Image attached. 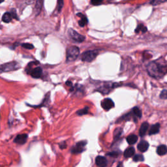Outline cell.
I'll return each instance as SVG.
<instances>
[{"instance_id":"1","label":"cell","mask_w":167,"mask_h":167,"mask_svg":"<svg viewBox=\"0 0 167 167\" xmlns=\"http://www.w3.org/2000/svg\"><path fill=\"white\" fill-rule=\"evenodd\" d=\"M147 71L151 77L155 79H160L166 75V66L156 61H153L148 65Z\"/></svg>"},{"instance_id":"2","label":"cell","mask_w":167,"mask_h":167,"mask_svg":"<svg viewBox=\"0 0 167 167\" xmlns=\"http://www.w3.org/2000/svg\"><path fill=\"white\" fill-rule=\"evenodd\" d=\"M80 54V49L77 47H71L67 48L66 59L67 62H71L76 60Z\"/></svg>"},{"instance_id":"3","label":"cell","mask_w":167,"mask_h":167,"mask_svg":"<svg viewBox=\"0 0 167 167\" xmlns=\"http://www.w3.org/2000/svg\"><path fill=\"white\" fill-rule=\"evenodd\" d=\"M98 55V51L89 50L86 51L82 55V60L85 62H91L94 60Z\"/></svg>"},{"instance_id":"4","label":"cell","mask_w":167,"mask_h":167,"mask_svg":"<svg viewBox=\"0 0 167 167\" xmlns=\"http://www.w3.org/2000/svg\"><path fill=\"white\" fill-rule=\"evenodd\" d=\"M87 144V142L85 140H82L81 142H78L76 144L75 146L71 148V153L74 154H81V153L84 151L85 147Z\"/></svg>"},{"instance_id":"5","label":"cell","mask_w":167,"mask_h":167,"mask_svg":"<svg viewBox=\"0 0 167 167\" xmlns=\"http://www.w3.org/2000/svg\"><path fill=\"white\" fill-rule=\"evenodd\" d=\"M68 33L69 37H70L73 41L77 42V43H82V42L85 40L84 36L77 33L73 29H69L68 30Z\"/></svg>"},{"instance_id":"6","label":"cell","mask_w":167,"mask_h":167,"mask_svg":"<svg viewBox=\"0 0 167 167\" xmlns=\"http://www.w3.org/2000/svg\"><path fill=\"white\" fill-rule=\"evenodd\" d=\"M19 68L18 64L16 62H11L9 63V64H6L3 65L1 67H0V71L1 72H7L10 71H13L18 69Z\"/></svg>"},{"instance_id":"7","label":"cell","mask_w":167,"mask_h":167,"mask_svg":"<svg viewBox=\"0 0 167 167\" xmlns=\"http://www.w3.org/2000/svg\"><path fill=\"white\" fill-rule=\"evenodd\" d=\"M115 106L113 100L109 99V98H106L102 100L101 102V106L104 110H109L111 109H112Z\"/></svg>"},{"instance_id":"8","label":"cell","mask_w":167,"mask_h":167,"mask_svg":"<svg viewBox=\"0 0 167 167\" xmlns=\"http://www.w3.org/2000/svg\"><path fill=\"white\" fill-rule=\"evenodd\" d=\"M95 163L98 167H106L108 165V161L104 157L99 155L96 157Z\"/></svg>"},{"instance_id":"9","label":"cell","mask_w":167,"mask_h":167,"mask_svg":"<svg viewBox=\"0 0 167 167\" xmlns=\"http://www.w3.org/2000/svg\"><path fill=\"white\" fill-rule=\"evenodd\" d=\"M27 137L28 136L26 134H18V136H16V138H15V140L14 142L15 143L18 144H24L26 142L27 140Z\"/></svg>"},{"instance_id":"10","label":"cell","mask_w":167,"mask_h":167,"mask_svg":"<svg viewBox=\"0 0 167 167\" xmlns=\"http://www.w3.org/2000/svg\"><path fill=\"white\" fill-rule=\"evenodd\" d=\"M42 73H43L42 69L39 67H37L32 69V71H31L30 75L34 78H39L41 77Z\"/></svg>"},{"instance_id":"11","label":"cell","mask_w":167,"mask_h":167,"mask_svg":"<svg viewBox=\"0 0 167 167\" xmlns=\"http://www.w3.org/2000/svg\"><path fill=\"white\" fill-rule=\"evenodd\" d=\"M138 149L141 152H145L148 150L149 148V144L148 142L145 140H142L140 143L138 144Z\"/></svg>"},{"instance_id":"12","label":"cell","mask_w":167,"mask_h":167,"mask_svg":"<svg viewBox=\"0 0 167 167\" xmlns=\"http://www.w3.org/2000/svg\"><path fill=\"white\" fill-rule=\"evenodd\" d=\"M149 127V124L148 122H144L141 125L140 130H139V134L141 137H143L145 136L146 131H148Z\"/></svg>"},{"instance_id":"13","label":"cell","mask_w":167,"mask_h":167,"mask_svg":"<svg viewBox=\"0 0 167 167\" xmlns=\"http://www.w3.org/2000/svg\"><path fill=\"white\" fill-rule=\"evenodd\" d=\"M160 127H161V125L159 123H155L154 125H153L151 127L150 129H149V135H153V134H157L159 130H160Z\"/></svg>"},{"instance_id":"14","label":"cell","mask_w":167,"mask_h":167,"mask_svg":"<svg viewBox=\"0 0 167 167\" xmlns=\"http://www.w3.org/2000/svg\"><path fill=\"white\" fill-rule=\"evenodd\" d=\"M135 154V149L133 147L128 148L126 150L124 151V157L125 158H129L131 157L134 155Z\"/></svg>"},{"instance_id":"15","label":"cell","mask_w":167,"mask_h":167,"mask_svg":"<svg viewBox=\"0 0 167 167\" xmlns=\"http://www.w3.org/2000/svg\"><path fill=\"white\" fill-rule=\"evenodd\" d=\"M167 152V148L166 145H161L157 149V153L160 156L166 155Z\"/></svg>"},{"instance_id":"16","label":"cell","mask_w":167,"mask_h":167,"mask_svg":"<svg viewBox=\"0 0 167 167\" xmlns=\"http://www.w3.org/2000/svg\"><path fill=\"white\" fill-rule=\"evenodd\" d=\"M78 16H80L81 18V19L80 20V21L78 22V24L81 27H84L87 24H88V19H87L86 17L83 15L81 13H78L77 14Z\"/></svg>"},{"instance_id":"17","label":"cell","mask_w":167,"mask_h":167,"mask_svg":"<svg viewBox=\"0 0 167 167\" xmlns=\"http://www.w3.org/2000/svg\"><path fill=\"white\" fill-rule=\"evenodd\" d=\"M138 140V137L137 135L135 134H131L128 136L127 138V142L129 144H134Z\"/></svg>"},{"instance_id":"18","label":"cell","mask_w":167,"mask_h":167,"mask_svg":"<svg viewBox=\"0 0 167 167\" xmlns=\"http://www.w3.org/2000/svg\"><path fill=\"white\" fill-rule=\"evenodd\" d=\"M12 18H13V17H12L11 15H10V13L7 12V13H4V15H3L2 21L5 23H9L10 21L12 20Z\"/></svg>"},{"instance_id":"19","label":"cell","mask_w":167,"mask_h":167,"mask_svg":"<svg viewBox=\"0 0 167 167\" xmlns=\"http://www.w3.org/2000/svg\"><path fill=\"white\" fill-rule=\"evenodd\" d=\"M132 113L133 114L134 116L137 118H141L142 117V112L141 110L139 109V108L137 106H134L133 109H132Z\"/></svg>"},{"instance_id":"20","label":"cell","mask_w":167,"mask_h":167,"mask_svg":"<svg viewBox=\"0 0 167 167\" xmlns=\"http://www.w3.org/2000/svg\"><path fill=\"white\" fill-rule=\"evenodd\" d=\"M89 112V108L88 106H86L84 109L77 111V114L79 116H83V115H86L88 114Z\"/></svg>"},{"instance_id":"21","label":"cell","mask_w":167,"mask_h":167,"mask_svg":"<svg viewBox=\"0 0 167 167\" xmlns=\"http://www.w3.org/2000/svg\"><path fill=\"white\" fill-rule=\"evenodd\" d=\"M144 160V156L142 154H137L134 155L133 157V161L134 162H139V161H143Z\"/></svg>"},{"instance_id":"22","label":"cell","mask_w":167,"mask_h":167,"mask_svg":"<svg viewBox=\"0 0 167 167\" xmlns=\"http://www.w3.org/2000/svg\"><path fill=\"white\" fill-rule=\"evenodd\" d=\"M122 132H123V129L121 128L116 129L114 131V138L116 139H117L120 137L121 133H122Z\"/></svg>"},{"instance_id":"23","label":"cell","mask_w":167,"mask_h":167,"mask_svg":"<svg viewBox=\"0 0 167 167\" xmlns=\"http://www.w3.org/2000/svg\"><path fill=\"white\" fill-rule=\"evenodd\" d=\"M146 31H147V28H146V27H144L143 25H139L137 27V28L135 30V32L138 33L140 32V31H142L143 33H145Z\"/></svg>"},{"instance_id":"24","label":"cell","mask_w":167,"mask_h":167,"mask_svg":"<svg viewBox=\"0 0 167 167\" xmlns=\"http://www.w3.org/2000/svg\"><path fill=\"white\" fill-rule=\"evenodd\" d=\"M22 47L24 48H26V49H28V50H31V49H33L34 48L33 45L30 44V43H24L22 44Z\"/></svg>"},{"instance_id":"25","label":"cell","mask_w":167,"mask_h":167,"mask_svg":"<svg viewBox=\"0 0 167 167\" xmlns=\"http://www.w3.org/2000/svg\"><path fill=\"white\" fill-rule=\"evenodd\" d=\"M166 1V0H152L151 1V4H152L153 5H159L160 3H164Z\"/></svg>"},{"instance_id":"26","label":"cell","mask_w":167,"mask_h":167,"mask_svg":"<svg viewBox=\"0 0 167 167\" xmlns=\"http://www.w3.org/2000/svg\"><path fill=\"white\" fill-rule=\"evenodd\" d=\"M160 98L163 99H166L167 98V91L166 89H163L160 94Z\"/></svg>"},{"instance_id":"27","label":"cell","mask_w":167,"mask_h":167,"mask_svg":"<svg viewBox=\"0 0 167 167\" xmlns=\"http://www.w3.org/2000/svg\"><path fill=\"white\" fill-rule=\"evenodd\" d=\"M103 0H91V3L93 5H99L101 4Z\"/></svg>"},{"instance_id":"28","label":"cell","mask_w":167,"mask_h":167,"mask_svg":"<svg viewBox=\"0 0 167 167\" xmlns=\"http://www.w3.org/2000/svg\"><path fill=\"white\" fill-rule=\"evenodd\" d=\"M58 10L60 11L61 9L64 7V0H58Z\"/></svg>"},{"instance_id":"29","label":"cell","mask_w":167,"mask_h":167,"mask_svg":"<svg viewBox=\"0 0 167 167\" xmlns=\"http://www.w3.org/2000/svg\"><path fill=\"white\" fill-rule=\"evenodd\" d=\"M107 155H109L110 157H116L119 155V152L112 151V152H110V153H108Z\"/></svg>"},{"instance_id":"30","label":"cell","mask_w":167,"mask_h":167,"mask_svg":"<svg viewBox=\"0 0 167 167\" xmlns=\"http://www.w3.org/2000/svg\"><path fill=\"white\" fill-rule=\"evenodd\" d=\"M10 15H11V16H12V17H13V18H15V19H17V20L18 19V17H17L16 10L15 9H12L11 12H10Z\"/></svg>"},{"instance_id":"31","label":"cell","mask_w":167,"mask_h":167,"mask_svg":"<svg viewBox=\"0 0 167 167\" xmlns=\"http://www.w3.org/2000/svg\"><path fill=\"white\" fill-rule=\"evenodd\" d=\"M60 147L61 149H65L66 147H67V145L65 144V142H63L61 143L60 144Z\"/></svg>"},{"instance_id":"32","label":"cell","mask_w":167,"mask_h":167,"mask_svg":"<svg viewBox=\"0 0 167 167\" xmlns=\"http://www.w3.org/2000/svg\"><path fill=\"white\" fill-rule=\"evenodd\" d=\"M66 84H67L69 87H72V88H73V87H72V84L70 81H67V82H66Z\"/></svg>"},{"instance_id":"33","label":"cell","mask_w":167,"mask_h":167,"mask_svg":"<svg viewBox=\"0 0 167 167\" xmlns=\"http://www.w3.org/2000/svg\"><path fill=\"white\" fill-rule=\"evenodd\" d=\"M116 167H123V163L122 162H120V163H118V165H117V166Z\"/></svg>"},{"instance_id":"34","label":"cell","mask_w":167,"mask_h":167,"mask_svg":"<svg viewBox=\"0 0 167 167\" xmlns=\"http://www.w3.org/2000/svg\"><path fill=\"white\" fill-rule=\"evenodd\" d=\"M3 1H4V0H0V3H1Z\"/></svg>"}]
</instances>
